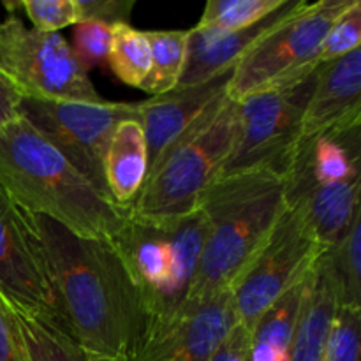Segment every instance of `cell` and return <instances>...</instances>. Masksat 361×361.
<instances>
[{"instance_id":"83f0119b","label":"cell","mask_w":361,"mask_h":361,"mask_svg":"<svg viewBox=\"0 0 361 361\" xmlns=\"http://www.w3.org/2000/svg\"><path fill=\"white\" fill-rule=\"evenodd\" d=\"M4 7L14 14L21 9L39 32L59 34L60 28L76 25V4L74 0H18L4 2Z\"/></svg>"},{"instance_id":"f1b7e54d","label":"cell","mask_w":361,"mask_h":361,"mask_svg":"<svg viewBox=\"0 0 361 361\" xmlns=\"http://www.w3.org/2000/svg\"><path fill=\"white\" fill-rule=\"evenodd\" d=\"M74 46H71L85 69L101 66L108 62L109 49H111L113 27H108L99 21H85L74 25Z\"/></svg>"},{"instance_id":"9a60e30c","label":"cell","mask_w":361,"mask_h":361,"mask_svg":"<svg viewBox=\"0 0 361 361\" xmlns=\"http://www.w3.org/2000/svg\"><path fill=\"white\" fill-rule=\"evenodd\" d=\"M302 0H284L279 9L268 14L259 23L243 30L212 34V32L189 28L187 63L180 85H196L233 69L250 48L270 32L281 20L300 6ZM178 85V87H180Z\"/></svg>"},{"instance_id":"2e32d148","label":"cell","mask_w":361,"mask_h":361,"mask_svg":"<svg viewBox=\"0 0 361 361\" xmlns=\"http://www.w3.org/2000/svg\"><path fill=\"white\" fill-rule=\"evenodd\" d=\"M360 185L361 180L330 185L286 183V203L298 208L317 243L330 249L360 214Z\"/></svg>"},{"instance_id":"8992f818","label":"cell","mask_w":361,"mask_h":361,"mask_svg":"<svg viewBox=\"0 0 361 361\" xmlns=\"http://www.w3.org/2000/svg\"><path fill=\"white\" fill-rule=\"evenodd\" d=\"M355 0L305 2L263 35L233 69L228 95L235 101L303 80L317 69L324 35Z\"/></svg>"},{"instance_id":"5b68a950","label":"cell","mask_w":361,"mask_h":361,"mask_svg":"<svg viewBox=\"0 0 361 361\" xmlns=\"http://www.w3.org/2000/svg\"><path fill=\"white\" fill-rule=\"evenodd\" d=\"M204 238L207 219L201 208L169 222H145L129 215L111 242L140 289L143 321L173 316L189 303Z\"/></svg>"},{"instance_id":"484cf974","label":"cell","mask_w":361,"mask_h":361,"mask_svg":"<svg viewBox=\"0 0 361 361\" xmlns=\"http://www.w3.org/2000/svg\"><path fill=\"white\" fill-rule=\"evenodd\" d=\"M361 309L338 305L328 334L323 361H360Z\"/></svg>"},{"instance_id":"4dcf8cb0","label":"cell","mask_w":361,"mask_h":361,"mask_svg":"<svg viewBox=\"0 0 361 361\" xmlns=\"http://www.w3.org/2000/svg\"><path fill=\"white\" fill-rule=\"evenodd\" d=\"M0 361H32L9 302L0 293Z\"/></svg>"},{"instance_id":"3957f363","label":"cell","mask_w":361,"mask_h":361,"mask_svg":"<svg viewBox=\"0 0 361 361\" xmlns=\"http://www.w3.org/2000/svg\"><path fill=\"white\" fill-rule=\"evenodd\" d=\"M286 207V176L268 169L219 176L201 197L207 219L189 303L231 289L259 252Z\"/></svg>"},{"instance_id":"1f68e13d","label":"cell","mask_w":361,"mask_h":361,"mask_svg":"<svg viewBox=\"0 0 361 361\" xmlns=\"http://www.w3.org/2000/svg\"><path fill=\"white\" fill-rule=\"evenodd\" d=\"M250 348H252V331L235 323L224 341L215 349L210 361H250Z\"/></svg>"},{"instance_id":"4fadbf2b","label":"cell","mask_w":361,"mask_h":361,"mask_svg":"<svg viewBox=\"0 0 361 361\" xmlns=\"http://www.w3.org/2000/svg\"><path fill=\"white\" fill-rule=\"evenodd\" d=\"M361 127V48L316 69L302 118V140Z\"/></svg>"},{"instance_id":"5bb4252c","label":"cell","mask_w":361,"mask_h":361,"mask_svg":"<svg viewBox=\"0 0 361 361\" xmlns=\"http://www.w3.org/2000/svg\"><path fill=\"white\" fill-rule=\"evenodd\" d=\"M233 69L201 83L180 85L166 94L152 95L147 101L136 102L147 140L148 171L212 102L228 94Z\"/></svg>"},{"instance_id":"ffe728a7","label":"cell","mask_w":361,"mask_h":361,"mask_svg":"<svg viewBox=\"0 0 361 361\" xmlns=\"http://www.w3.org/2000/svg\"><path fill=\"white\" fill-rule=\"evenodd\" d=\"M9 305L20 324L32 361H113L85 351L69 334L59 314L18 307L11 302Z\"/></svg>"},{"instance_id":"30bf717a","label":"cell","mask_w":361,"mask_h":361,"mask_svg":"<svg viewBox=\"0 0 361 361\" xmlns=\"http://www.w3.org/2000/svg\"><path fill=\"white\" fill-rule=\"evenodd\" d=\"M323 250L298 208L286 203L267 242L233 284L236 323L252 331L264 310L312 271Z\"/></svg>"},{"instance_id":"7402d4cb","label":"cell","mask_w":361,"mask_h":361,"mask_svg":"<svg viewBox=\"0 0 361 361\" xmlns=\"http://www.w3.org/2000/svg\"><path fill=\"white\" fill-rule=\"evenodd\" d=\"M150 44L152 66L141 90L161 95L180 85L187 63L189 30L145 32Z\"/></svg>"},{"instance_id":"cb8c5ba5","label":"cell","mask_w":361,"mask_h":361,"mask_svg":"<svg viewBox=\"0 0 361 361\" xmlns=\"http://www.w3.org/2000/svg\"><path fill=\"white\" fill-rule=\"evenodd\" d=\"M108 62L115 76L122 83L141 90L152 66V53L147 34L136 30L130 25L113 27Z\"/></svg>"},{"instance_id":"f546056e","label":"cell","mask_w":361,"mask_h":361,"mask_svg":"<svg viewBox=\"0 0 361 361\" xmlns=\"http://www.w3.org/2000/svg\"><path fill=\"white\" fill-rule=\"evenodd\" d=\"M76 4V23L99 21L108 27L129 25L134 0H74Z\"/></svg>"},{"instance_id":"7c38bea8","label":"cell","mask_w":361,"mask_h":361,"mask_svg":"<svg viewBox=\"0 0 361 361\" xmlns=\"http://www.w3.org/2000/svg\"><path fill=\"white\" fill-rule=\"evenodd\" d=\"M0 293L18 307L59 314L41 245L23 212L0 190Z\"/></svg>"},{"instance_id":"9c48e42d","label":"cell","mask_w":361,"mask_h":361,"mask_svg":"<svg viewBox=\"0 0 361 361\" xmlns=\"http://www.w3.org/2000/svg\"><path fill=\"white\" fill-rule=\"evenodd\" d=\"M0 74L21 97L104 101L69 42L25 27L16 13L0 23Z\"/></svg>"},{"instance_id":"603a6c76","label":"cell","mask_w":361,"mask_h":361,"mask_svg":"<svg viewBox=\"0 0 361 361\" xmlns=\"http://www.w3.org/2000/svg\"><path fill=\"white\" fill-rule=\"evenodd\" d=\"M310 275L312 271L305 279L296 282L293 288H289L284 295L279 296L264 310L263 316L252 328V345H270L281 351H289L296 326H298L300 314H302L303 300L309 289Z\"/></svg>"},{"instance_id":"e0dca14e","label":"cell","mask_w":361,"mask_h":361,"mask_svg":"<svg viewBox=\"0 0 361 361\" xmlns=\"http://www.w3.org/2000/svg\"><path fill=\"white\" fill-rule=\"evenodd\" d=\"M361 127L341 134L302 140L291 169L286 175V183H330L361 180Z\"/></svg>"},{"instance_id":"7a4b0ae2","label":"cell","mask_w":361,"mask_h":361,"mask_svg":"<svg viewBox=\"0 0 361 361\" xmlns=\"http://www.w3.org/2000/svg\"><path fill=\"white\" fill-rule=\"evenodd\" d=\"M0 190L20 210L88 238L111 242L129 221V208L102 197L21 116L0 127Z\"/></svg>"},{"instance_id":"4316f807","label":"cell","mask_w":361,"mask_h":361,"mask_svg":"<svg viewBox=\"0 0 361 361\" xmlns=\"http://www.w3.org/2000/svg\"><path fill=\"white\" fill-rule=\"evenodd\" d=\"M361 48V2L355 0L342 16L337 18L317 53V66L337 60Z\"/></svg>"},{"instance_id":"277c9868","label":"cell","mask_w":361,"mask_h":361,"mask_svg":"<svg viewBox=\"0 0 361 361\" xmlns=\"http://www.w3.org/2000/svg\"><path fill=\"white\" fill-rule=\"evenodd\" d=\"M240 106L228 94L212 102L159 157L129 207L130 217L169 222L194 214L221 176L238 133Z\"/></svg>"},{"instance_id":"d6986e66","label":"cell","mask_w":361,"mask_h":361,"mask_svg":"<svg viewBox=\"0 0 361 361\" xmlns=\"http://www.w3.org/2000/svg\"><path fill=\"white\" fill-rule=\"evenodd\" d=\"M337 309L335 284L319 256L310 275L295 337L289 345V361H323Z\"/></svg>"},{"instance_id":"8fae6325","label":"cell","mask_w":361,"mask_h":361,"mask_svg":"<svg viewBox=\"0 0 361 361\" xmlns=\"http://www.w3.org/2000/svg\"><path fill=\"white\" fill-rule=\"evenodd\" d=\"M231 289L161 319L143 321V330L126 361H210L233 324Z\"/></svg>"},{"instance_id":"d4e9b609","label":"cell","mask_w":361,"mask_h":361,"mask_svg":"<svg viewBox=\"0 0 361 361\" xmlns=\"http://www.w3.org/2000/svg\"><path fill=\"white\" fill-rule=\"evenodd\" d=\"M282 4L284 0H208L194 28L212 34L243 30L259 23Z\"/></svg>"},{"instance_id":"d6a6232c","label":"cell","mask_w":361,"mask_h":361,"mask_svg":"<svg viewBox=\"0 0 361 361\" xmlns=\"http://www.w3.org/2000/svg\"><path fill=\"white\" fill-rule=\"evenodd\" d=\"M20 101L21 95L0 74V127L20 116Z\"/></svg>"},{"instance_id":"ba28073f","label":"cell","mask_w":361,"mask_h":361,"mask_svg":"<svg viewBox=\"0 0 361 361\" xmlns=\"http://www.w3.org/2000/svg\"><path fill=\"white\" fill-rule=\"evenodd\" d=\"M20 116L102 197L111 201L104 180L106 148L120 122L140 120L136 104L21 97Z\"/></svg>"},{"instance_id":"6da1fadb","label":"cell","mask_w":361,"mask_h":361,"mask_svg":"<svg viewBox=\"0 0 361 361\" xmlns=\"http://www.w3.org/2000/svg\"><path fill=\"white\" fill-rule=\"evenodd\" d=\"M23 214L41 245L69 334L90 355L126 361L143 330V303L115 243L76 235L44 215Z\"/></svg>"},{"instance_id":"44dd1931","label":"cell","mask_w":361,"mask_h":361,"mask_svg":"<svg viewBox=\"0 0 361 361\" xmlns=\"http://www.w3.org/2000/svg\"><path fill=\"white\" fill-rule=\"evenodd\" d=\"M324 267L337 291L338 305L361 309V219H353L348 233L321 252Z\"/></svg>"},{"instance_id":"52a82bcc","label":"cell","mask_w":361,"mask_h":361,"mask_svg":"<svg viewBox=\"0 0 361 361\" xmlns=\"http://www.w3.org/2000/svg\"><path fill=\"white\" fill-rule=\"evenodd\" d=\"M314 76L316 71L295 83L256 92L238 101V133L221 176L257 169L288 175L302 145L303 109Z\"/></svg>"},{"instance_id":"ac0fdd59","label":"cell","mask_w":361,"mask_h":361,"mask_svg":"<svg viewBox=\"0 0 361 361\" xmlns=\"http://www.w3.org/2000/svg\"><path fill=\"white\" fill-rule=\"evenodd\" d=\"M148 171L147 140L137 118L120 122L109 137L104 155V180L109 200L129 208L143 187Z\"/></svg>"}]
</instances>
